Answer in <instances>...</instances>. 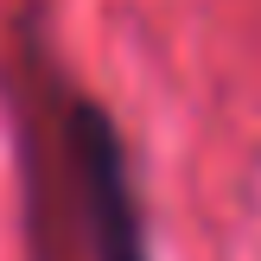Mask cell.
Listing matches in <instances>:
<instances>
[{
    "instance_id": "6da1fadb",
    "label": "cell",
    "mask_w": 261,
    "mask_h": 261,
    "mask_svg": "<svg viewBox=\"0 0 261 261\" xmlns=\"http://www.w3.org/2000/svg\"><path fill=\"white\" fill-rule=\"evenodd\" d=\"M64 153H70V185H76L89 261H147V229H140V204H134V185H127L121 134L83 96L64 102Z\"/></svg>"
}]
</instances>
